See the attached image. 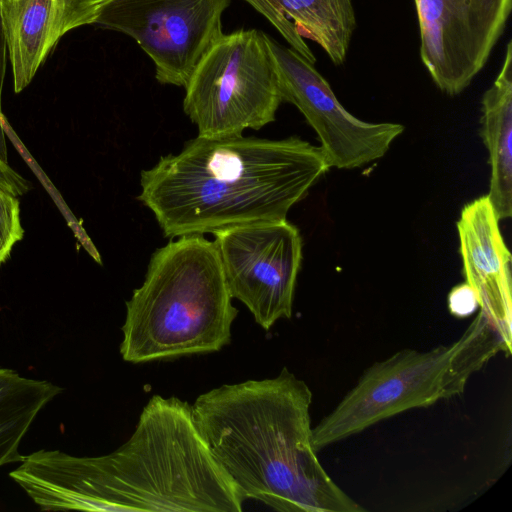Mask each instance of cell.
<instances>
[{"instance_id": "5", "label": "cell", "mask_w": 512, "mask_h": 512, "mask_svg": "<svg viewBox=\"0 0 512 512\" xmlns=\"http://www.w3.org/2000/svg\"><path fill=\"white\" fill-rule=\"evenodd\" d=\"M500 352L510 355L479 311L451 344L427 351L407 348L374 362L336 407L312 428L315 451L404 411L463 394L471 376Z\"/></svg>"}, {"instance_id": "2", "label": "cell", "mask_w": 512, "mask_h": 512, "mask_svg": "<svg viewBox=\"0 0 512 512\" xmlns=\"http://www.w3.org/2000/svg\"><path fill=\"white\" fill-rule=\"evenodd\" d=\"M329 168L320 146L296 136L197 135L141 171L137 199L167 238L214 234L287 219Z\"/></svg>"}, {"instance_id": "4", "label": "cell", "mask_w": 512, "mask_h": 512, "mask_svg": "<svg viewBox=\"0 0 512 512\" xmlns=\"http://www.w3.org/2000/svg\"><path fill=\"white\" fill-rule=\"evenodd\" d=\"M215 241L182 235L158 248L126 301L122 358L144 363L221 350L238 310Z\"/></svg>"}, {"instance_id": "11", "label": "cell", "mask_w": 512, "mask_h": 512, "mask_svg": "<svg viewBox=\"0 0 512 512\" xmlns=\"http://www.w3.org/2000/svg\"><path fill=\"white\" fill-rule=\"evenodd\" d=\"M487 195L466 204L456 223L465 282L476 293L480 311L511 354V254Z\"/></svg>"}, {"instance_id": "15", "label": "cell", "mask_w": 512, "mask_h": 512, "mask_svg": "<svg viewBox=\"0 0 512 512\" xmlns=\"http://www.w3.org/2000/svg\"><path fill=\"white\" fill-rule=\"evenodd\" d=\"M61 392L49 381L0 368V467L23 460L21 440L40 410Z\"/></svg>"}, {"instance_id": "10", "label": "cell", "mask_w": 512, "mask_h": 512, "mask_svg": "<svg viewBox=\"0 0 512 512\" xmlns=\"http://www.w3.org/2000/svg\"><path fill=\"white\" fill-rule=\"evenodd\" d=\"M283 102L296 106L320 140L330 167L354 169L383 157L402 134L398 123H369L350 114L314 64L266 34Z\"/></svg>"}, {"instance_id": "18", "label": "cell", "mask_w": 512, "mask_h": 512, "mask_svg": "<svg viewBox=\"0 0 512 512\" xmlns=\"http://www.w3.org/2000/svg\"><path fill=\"white\" fill-rule=\"evenodd\" d=\"M0 188L18 197L29 190V184L8 163L0 159Z\"/></svg>"}, {"instance_id": "19", "label": "cell", "mask_w": 512, "mask_h": 512, "mask_svg": "<svg viewBox=\"0 0 512 512\" xmlns=\"http://www.w3.org/2000/svg\"><path fill=\"white\" fill-rule=\"evenodd\" d=\"M8 50L5 32L2 21L1 0H0V117L2 118V92L7 70Z\"/></svg>"}, {"instance_id": "1", "label": "cell", "mask_w": 512, "mask_h": 512, "mask_svg": "<svg viewBox=\"0 0 512 512\" xmlns=\"http://www.w3.org/2000/svg\"><path fill=\"white\" fill-rule=\"evenodd\" d=\"M10 477L49 511L239 512L245 501L200 435L192 405L160 395L115 451L82 457L42 449Z\"/></svg>"}, {"instance_id": "17", "label": "cell", "mask_w": 512, "mask_h": 512, "mask_svg": "<svg viewBox=\"0 0 512 512\" xmlns=\"http://www.w3.org/2000/svg\"><path fill=\"white\" fill-rule=\"evenodd\" d=\"M447 304L449 312L458 318L468 317L479 307L475 291L466 282L451 289Z\"/></svg>"}, {"instance_id": "20", "label": "cell", "mask_w": 512, "mask_h": 512, "mask_svg": "<svg viewBox=\"0 0 512 512\" xmlns=\"http://www.w3.org/2000/svg\"><path fill=\"white\" fill-rule=\"evenodd\" d=\"M0 121L2 122V118L0 117Z\"/></svg>"}, {"instance_id": "8", "label": "cell", "mask_w": 512, "mask_h": 512, "mask_svg": "<svg viewBox=\"0 0 512 512\" xmlns=\"http://www.w3.org/2000/svg\"><path fill=\"white\" fill-rule=\"evenodd\" d=\"M214 235L231 297L242 302L264 330L290 319L303 257L296 226L287 219L259 221Z\"/></svg>"}, {"instance_id": "16", "label": "cell", "mask_w": 512, "mask_h": 512, "mask_svg": "<svg viewBox=\"0 0 512 512\" xmlns=\"http://www.w3.org/2000/svg\"><path fill=\"white\" fill-rule=\"evenodd\" d=\"M23 234L19 201L17 197L0 188V264L8 258Z\"/></svg>"}, {"instance_id": "14", "label": "cell", "mask_w": 512, "mask_h": 512, "mask_svg": "<svg viewBox=\"0 0 512 512\" xmlns=\"http://www.w3.org/2000/svg\"><path fill=\"white\" fill-rule=\"evenodd\" d=\"M481 137L491 167L488 198L499 220L512 215V42L493 84L482 97Z\"/></svg>"}, {"instance_id": "6", "label": "cell", "mask_w": 512, "mask_h": 512, "mask_svg": "<svg viewBox=\"0 0 512 512\" xmlns=\"http://www.w3.org/2000/svg\"><path fill=\"white\" fill-rule=\"evenodd\" d=\"M184 88V113L204 137L259 130L275 121L283 102L266 33L257 29L223 34Z\"/></svg>"}, {"instance_id": "12", "label": "cell", "mask_w": 512, "mask_h": 512, "mask_svg": "<svg viewBox=\"0 0 512 512\" xmlns=\"http://www.w3.org/2000/svg\"><path fill=\"white\" fill-rule=\"evenodd\" d=\"M100 0H1L14 92L24 90L69 31L92 25Z\"/></svg>"}, {"instance_id": "3", "label": "cell", "mask_w": 512, "mask_h": 512, "mask_svg": "<svg viewBox=\"0 0 512 512\" xmlns=\"http://www.w3.org/2000/svg\"><path fill=\"white\" fill-rule=\"evenodd\" d=\"M308 385L278 376L225 384L192 405L210 453L245 500L281 512H364L321 465L312 444Z\"/></svg>"}, {"instance_id": "13", "label": "cell", "mask_w": 512, "mask_h": 512, "mask_svg": "<svg viewBox=\"0 0 512 512\" xmlns=\"http://www.w3.org/2000/svg\"><path fill=\"white\" fill-rule=\"evenodd\" d=\"M262 14L310 63L316 57L304 38L316 42L336 65L346 61L357 26L352 0H244Z\"/></svg>"}, {"instance_id": "9", "label": "cell", "mask_w": 512, "mask_h": 512, "mask_svg": "<svg viewBox=\"0 0 512 512\" xmlns=\"http://www.w3.org/2000/svg\"><path fill=\"white\" fill-rule=\"evenodd\" d=\"M420 59L436 87L455 96L483 70L501 38L512 0H413Z\"/></svg>"}, {"instance_id": "7", "label": "cell", "mask_w": 512, "mask_h": 512, "mask_svg": "<svg viewBox=\"0 0 512 512\" xmlns=\"http://www.w3.org/2000/svg\"><path fill=\"white\" fill-rule=\"evenodd\" d=\"M231 0H100L95 25L128 35L151 58L163 85L185 87L224 34Z\"/></svg>"}]
</instances>
